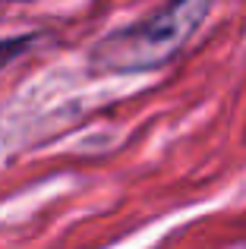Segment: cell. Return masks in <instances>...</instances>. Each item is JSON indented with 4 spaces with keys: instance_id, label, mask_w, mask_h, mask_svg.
Masks as SVG:
<instances>
[{
    "instance_id": "6da1fadb",
    "label": "cell",
    "mask_w": 246,
    "mask_h": 249,
    "mask_svg": "<svg viewBox=\"0 0 246 249\" xmlns=\"http://www.w3.org/2000/svg\"><path fill=\"white\" fill-rule=\"evenodd\" d=\"M209 6L211 0H174L158 16H152L148 22L136 25L133 32L117 38V41H126V48L117 51V57H123V67L139 70V67H155V63L167 60L190 38V32L202 22Z\"/></svg>"
},
{
    "instance_id": "7a4b0ae2",
    "label": "cell",
    "mask_w": 246,
    "mask_h": 249,
    "mask_svg": "<svg viewBox=\"0 0 246 249\" xmlns=\"http://www.w3.org/2000/svg\"><path fill=\"white\" fill-rule=\"evenodd\" d=\"M32 48V35H19V38H6L0 41V67H6L10 60H16L22 51Z\"/></svg>"
}]
</instances>
